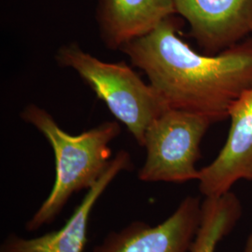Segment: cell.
<instances>
[{
	"label": "cell",
	"mask_w": 252,
	"mask_h": 252,
	"mask_svg": "<svg viewBox=\"0 0 252 252\" xmlns=\"http://www.w3.org/2000/svg\"><path fill=\"white\" fill-rule=\"evenodd\" d=\"M177 14L120 50L144 72L170 108L224 121L235 102L252 89V36L215 54H198L180 37Z\"/></svg>",
	"instance_id": "cell-1"
},
{
	"label": "cell",
	"mask_w": 252,
	"mask_h": 252,
	"mask_svg": "<svg viewBox=\"0 0 252 252\" xmlns=\"http://www.w3.org/2000/svg\"><path fill=\"white\" fill-rule=\"evenodd\" d=\"M21 117L44 135L55 160L53 189L26 224L27 231L33 232L50 224L74 193L88 190L99 180L112 160L110 143L121 134V126L117 122H105L80 135H70L35 104L24 108Z\"/></svg>",
	"instance_id": "cell-2"
},
{
	"label": "cell",
	"mask_w": 252,
	"mask_h": 252,
	"mask_svg": "<svg viewBox=\"0 0 252 252\" xmlns=\"http://www.w3.org/2000/svg\"><path fill=\"white\" fill-rule=\"evenodd\" d=\"M55 60L81 77L142 148L149 126L170 108L158 92L126 62L102 61L77 43L58 49Z\"/></svg>",
	"instance_id": "cell-3"
},
{
	"label": "cell",
	"mask_w": 252,
	"mask_h": 252,
	"mask_svg": "<svg viewBox=\"0 0 252 252\" xmlns=\"http://www.w3.org/2000/svg\"><path fill=\"white\" fill-rule=\"evenodd\" d=\"M212 122L189 111L168 108L145 134L144 164L137 174L144 182L183 183L197 180L200 145Z\"/></svg>",
	"instance_id": "cell-4"
},
{
	"label": "cell",
	"mask_w": 252,
	"mask_h": 252,
	"mask_svg": "<svg viewBox=\"0 0 252 252\" xmlns=\"http://www.w3.org/2000/svg\"><path fill=\"white\" fill-rule=\"evenodd\" d=\"M173 1L204 54H220L252 34V0Z\"/></svg>",
	"instance_id": "cell-5"
},
{
	"label": "cell",
	"mask_w": 252,
	"mask_h": 252,
	"mask_svg": "<svg viewBox=\"0 0 252 252\" xmlns=\"http://www.w3.org/2000/svg\"><path fill=\"white\" fill-rule=\"evenodd\" d=\"M202 203L188 196L160 224L133 221L108 234L94 252H189L201 223Z\"/></svg>",
	"instance_id": "cell-6"
},
{
	"label": "cell",
	"mask_w": 252,
	"mask_h": 252,
	"mask_svg": "<svg viewBox=\"0 0 252 252\" xmlns=\"http://www.w3.org/2000/svg\"><path fill=\"white\" fill-rule=\"evenodd\" d=\"M231 127L216 159L199 170V190L206 198L220 197L240 180H252V89L231 108Z\"/></svg>",
	"instance_id": "cell-7"
},
{
	"label": "cell",
	"mask_w": 252,
	"mask_h": 252,
	"mask_svg": "<svg viewBox=\"0 0 252 252\" xmlns=\"http://www.w3.org/2000/svg\"><path fill=\"white\" fill-rule=\"evenodd\" d=\"M134 167L131 155L118 152L108 169L87 190L72 215L59 230L33 238L10 234L1 245L0 252H82L87 243L88 224L92 210L100 196L120 173Z\"/></svg>",
	"instance_id": "cell-8"
},
{
	"label": "cell",
	"mask_w": 252,
	"mask_h": 252,
	"mask_svg": "<svg viewBox=\"0 0 252 252\" xmlns=\"http://www.w3.org/2000/svg\"><path fill=\"white\" fill-rule=\"evenodd\" d=\"M175 14L173 0H98L96 21L102 42L121 50Z\"/></svg>",
	"instance_id": "cell-9"
},
{
	"label": "cell",
	"mask_w": 252,
	"mask_h": 252,
	"mask_svg": "<svg viewBox=\"0 0 252 252\" xmlns=\"http://www.w3.org/2000/svg\"><path fill=\"white\" fill-rule=\"evenodd\" d=\"M242 213L235 194L205 198L202 203V219L189 252H215L217 246L229 234Z\"/></svg>",
	"instance_id": "cell-10"
},
{
	"label": "cell",
	"mask_w": 252,
	"mask_h": 252,
	"mask_svg": "<svg viewBox=\"0 0 252 252\" xmlns=\"http://www.w3.org/2000/svg\"><path fill=\"white\" fill-rule=\"evenodd\" d=\"M245 252H252V234L250 236V238H249V240L247 242Z\"/></svg>",
	"instance_id": "cell-11"
}]
</instances>
